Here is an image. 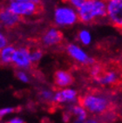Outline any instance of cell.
<instances>
[{
    "instance_id": "d4e9b609",
    "label": "cell",
    "mask_w": 122,
    "mask_h": 123,
    "mask_svg": "<svg viewBox=\"0 0 122 123\" xmlns=\"http://www.w3.org/2000/svg\"><path fill=\"white\" fill-rule=\"evenodd\" d=\"M84 123H101L99 121H97L96 119H87L86 121H85Z\"/></svg>"
},
{
    "instance_id": "ac0fdd59",
    "label": "cell",
    "mask_w": 122,
    "mask_h": 123,
    "mask_svg": "<svg viewBox=\"0 0 122 123\" xmlns=\"http://www.w3.org/2000/svg\"><path fill=\"white\" fill-rule=\"evenodd\" d=\"M16 76L17 79L22 83L26 84V83H29V81H30V77H29L28 74L25 72V70H18L17 72Z\"/></svg>"
},
{
    "instance_id": "5bb4252c",
    "label": "cell",
    "mask_w": 122,
    "mask_h": 123,
    "mask_svg": "<svg viewBox=\"0 0 122 123\" xmlns=\"http://www.w3.org/2000/svg\"><path fill=\"white\" fill-rule=\"evenodd\" d=\"M69 111L72 115L75 117V119L80 120L82 121H86L88 114H89L82 104H73L69 107Z\"/></svg>"
},
{
    "instance_id": "30bf717a",
    "label": "cell",
    "mask_w": 122,
    "mask_h": 123,
    "mask_svg": "<svg viewBox=\"0 0 122 123\" xmlns=\"http://www.w3.org/2000/svg\"><path fill=\"white\" fill-rule=\"evenodd\" d=\"M20 20L21 18L12 12L6 5L2 7L0 11V23L3 28L7 30L14 28L19 24Z\"/></svg>"
},
{
    "instance_id": "44dd1931",
    "label": "cell",
    "mask_w": 122,
    "mask_h": 123,
    "mask_svg": "<svg viewBox=\"0 0 122 123\" xmlns=\"http://www.w3.org/2000/svg\"><path fill=\"white\" fill-rule=\"evenodd\" d=\"M14 112V108L12 107H5L0 109V118H5Z\"/></svg>"
},
{
    "instance_id": "3957f363",
    "label": "cell",
    "mask_w": 122,
    "mask_h": 123,
    "mask_svg": "<svg viewBox=\"0 0 122 123\" xmlns=\"http://www.w3.org/2000/svg\"><path fill=\"white\" fill-rule=\"evenodd\" d=\"M81 104L91 114H101L105 113L109 107V100L102 94L88 93L81 99Z\"/></svg>"
},
{
    "instance_id": "7c38bea8",
    "label": "cell",
    "mask_w": 122,
    "mask_h": 123,
    "mask_svg": "<svg viewBox=\"0 0 122 123\" xmlns=\"http://www.w3.org/2000/svg\"><path fill=\"white\" fill-rule=\"evenodd\" d=\"M118 79H119V74H117V72L111 70L106 72L103 75H99L94 78V81L100 86H109L117 82Z\"/></svg>"
},
{
    "instance_id": "e0dca14e",
    "label": "cell",
    "mask_w": 122,
    "mask_h": 123,
    "mask_svg": "<svg viewBox=\"0 0 122 123\" xmlns=\"http://www.w3.org/2000/svg\"><path fill=\"white\" fill-rule=\"evenodd\" d=\"M54 92L50 89H43L39 92V98L42 99L43 101H53Z\"/></svg>"
},
{
    "instance_id": "277c9868",
    "label": "cell",
    "mask_w": 122,
    "mask_h": 123,
    "mask_svg": "<svg viewBox=\"0 0 122 123\" xmlns=\"http://www.w3.org/2000/svg\"><path fill=\"white\" fill-rule=\"evenodd\" d=\"M6 6L20 18L32 17L41 10V5L33 2H7Z\"/></svg>"
},
{
    "instance_id": "6da1fadb",
    "label": "cell",
    "mask_w": 122,
    "mask_h": 123,
    "mask_svg": "<svg viewBox=\"0 0 122 123\" xmlns=\"http://www.w3.org/2000/svg\"><path fill=\"white\" fill-rule=\"evenodd\" d=\"M77 11L81 23L92 24L106 18V0H85Z\"/></svg>"
},
{
    "instance_id": "4fadbf2b",
    "label": "cell",
    "mask_w": 122,
    "mask_h": 123,
    "mask_svg": "<svg viewBox=\"0 0 122 123\" xmlns=\"http://www.w3.org/2000/svg\"><path fill=\"white\" fill-rule=\"evenodd\" d=\"M16 47L12 45H8L7 46L0 49V62L4 66H8L12 64V58L14 54Z\"/></svg>"
},
{
    "instance_id": "484cf974",
    "label": "cell",
    "mask_w": 122,
    "mask_h": 123,
    "mask_svg": "<svg viewBox=\"0 0 122 123\" xmlns=\"http://www.w3.org/2000/svg\"><path fill=\"white\" fill-rule=\"evenodd\" d=\"M73 123H84V121H80V120H78V119H75V120L73 121Z\"/></svg>"
},
{
    "instance_id": "8992f818",
    "label": "cell",
    "mask_w": 122,
    "mask_h": 123,
    "mask_svg": "<svg viewBox=\"0 0 122 123\" xmlns=\"http://www.w3.org/2000/svg\"><path fill=\"white\" fill-rule=\"evenodd\" d=\"M106 18L116 28L122 29V0H106Z\"/></svg>"
},
{
    "instance_id": "603a6c76",
    "label": "cell",
    "mask_w": 122,
    "mask_h": 123,
    "mask_svg": "<svg viewBox=\"0 0 122 123\" xmlns=\"http://www.w3.org/2000/svg\"><path fill=\"white\" fill-rule=\"evenodd\" d=\"M7 123H24V120L18 116H15V117H12L7 121Z\"/></svg>"
},
{
    "instance_id": "7a4b0ae2",
    "label": "cell",
    "mask_w": 122,
    "mask_h": 123,
    "mask_svg": "<svg viewBox=\"0 0 122 123\" xmlns=\"http://www.w3.org/2000/svg\"><path fill=\"white\" fill-rule=\"evenodd\" d=\"M79 21L78 11L70 5H58L53 10L52 22L58 28H69Z\"/></svg>"
},
{
    "instance_id": "ffe728a7",
    "label": "cell",
    "mask_w": 122,
    "mask_h": 123,
    "mask_svg": "<svg viewBox=\"0 0 122 123\" xmlns=\"http://www.w3.org/2000/svg\"><path fill=\"white\" fill-rule=\"evenodd\" d=\"M66 2L76 10H79L85 4V0H66Z\"/></svg>"
},
{
    "instance_id": "9c48e42d",
    "label": "cell",
    "mask_w": 122,
    "mask_h": 123,
    "mask_svg": "<svg viewBox=\"0 0 122 123\" xmlns=\"http://www.w3.org/2000/svg\"><path fill=\"white\" fill-rule=\"evenodd\" d=\"M78 100V92L72 87L61 88L54 92L53 102L57 104H74Z\"/></svg>"
},
{
    "instance_id": "ba28073f",
    "label": "cell",
    "mask_w": 122,
    "mask_h": 123,
    "mask_svg": "<svg viewBox=\"0 0 122 123\" xmlns=\"http://www.w3.org/2000/svg\"><path fill=\"white\" fill-rule=\"evenodd\" d=\"M63 40V35L57 26H51L41 35L40 42L43 46L47 48L59 45Z\"/></svg>"
},
{
    "instance_id": "d6986e66",
    "label": "cell",
    "mask_w": 122,
    "mask_h": 123,
    "mask_svg": "<svg viewBox=\"0 0 122 123\" xmlns=\"http://www.w3.org/2000/svg\"><path fill=\"white\" fill-rule=\"evenodd\" d=\"M101 72H102V69L99 65H92L91 69H90V74H91L92 77H93V79L101 75Z\"/></svg>"
},
{
    "instance_id": "9a60e30c",
    "label": "cell",
    "mask_w": 122,
    "mask_h": 123,
    "mask_svg": "<svg viewBox=\"0 0 122 123\" xmlns=\"http://www.w3.org/2000/svg\"><path fill=\"white\" fill-rule=\"evenodd\" d=\"M77 40L80 45L84 46H88L92 42V32L86 28L80 29L77 32Z\"/></svg>"
},
{
    "instance_id": "2e32d148",
    "label": "cell",
    "mask_w": 122,
    "mask_h": 123,
    "mask_svg": "<svg viewBox=\"0 0 122 123\" xmlns=\"http://www.w3.org/2000/svg\"><path fill=\"white\" fill-rule=\"evenodd\" d=\"M30 59H31L32 64H37V63H38L43 59L44 52L39 48H34V49L30 50Z\"/></svg>"
},
{
    "instance_id": "52a82bcc",
    "label": "cell",
    "mask_w": 122,
    "mask_h": 123,
    "mask_svg": "<svg viewBox=\"0 0 122 123\" xmlns=\"http://www.w3.org/2000/svg\"><path fill=\"white\" fill-rule=\"evenodd\" d=\"M30 52V50L25 46H19L16 48L12 58V65L19 70L29 69L32 65Z\"/></svg>"
},
{
    "instance_id": "5b68a950",
    "label": "cell",
    "mask_w": 122,
    "mask_h": 123,
    "mask_svg": "<svg viewBox=\"0 0 122 123\" xmlns=\"http://www.w3.org/2000/svg\"><path fill=\"white\" fill-rule=\"evenodd\" d=\"M66 52L69 57L78 64L83 66H92L95 64V59L76 43L67 44L66 46Z\"/></svg>"
},
{
    "instance_id": "7402d4cb",
    "label": "cell",
    "mask_w": 122,
    "mask_h": 123,
    "mask_svg": "<svg viewBox=\"0 0 122 123\" xmlns=\"http://www.w3.org/2000/svg\"><path fill=\"white\" fill-rule=\"evenodd\" d=\"M8 45H9V41L7 37L4 32H1L0 33V49L7 46Z\"/></svg>"
},
{
    "instance_id": "cb8c5ba5",
    "label": "cell",
    "mask_w": 122,
    "mask_h": 123,
    "mask_svg": "<svg viewBox=\"0 0 122 123\" xmlns=\"http://www.w3.org/2000/svg\"><path fill=\"white\" fill-rule=\"evenodd\" d=\"M7 2H33L41 5V0H6Z\"/></svg>"
},
{
    "instance_id": "8fae6325",
    "label": "cell",
    "mask_w": 122,
    "mask_h": 123,
    "mask_svg": "<svg viewBox=\"0 0 122 123\" xmlns=\"http://www.w3.org/2000/svg\"><path fill=\"white\" fill-rule=\"evenodd\" d=\"M54 81L57 86H59V88L68 87L73 84V77L68 71L59 69L54 74Z\"/></svg>"
}]
</instances>
